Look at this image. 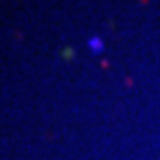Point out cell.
<instances>
[{"instance_id": "cell-1", "label": "cell", "mask_w": 160, "mask_h": 160, "mask_svg": "<svg viewBox=\"0 0 160 160\" xmlns=\"http://www.w3.org/2000/svg\"><path fill=\"white\" fill-rule=\"evenodd\" d=\"M92 46H94V48H92V50H100L102 42H100V40H92Z\"/></svg>"}]
</instances>
